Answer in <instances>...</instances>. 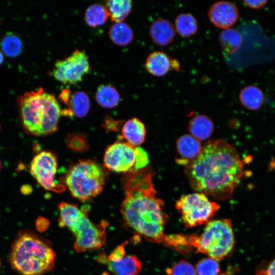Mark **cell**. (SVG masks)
<instances>
[{
    "instance_id": "cell-13",
    "label": "cell",
    "mask_w": 275,
    "mask_h": 275,
    "mask_svg": "<svg viewBox=\"0 0 275 275\" xmlns=\"http://www.w3.org/2000/svg\"><path fill=\"white\" fill-rule=\"evenodd\" d=\"M98 261L106 265L115 275H138L142 269L141 262L134 255H127L114 260H108L106 254L102 253Z\"/></svg>"
},
{
    "instance_id": "cell-19",
    "label": "cell",
    "mask_w": 275,
    "mask_h": 275,
    "mask_svg": "<svg viewBox=\"0 0 275 275\" xmlns=\"http://www.w3.org/2000/svg\"><path fill=\"white\" fill-rule=\"evenodd\" d=\"M145 66L148 72L151 74L160 77L168 72L171 66V62L168 55L164 52L154 51L148 56Z\"/></svg>"
},
{
    "instance_id": "cell-5",
    "label": "cell",
    "mask_w": 275,
    "mask_h": 275,
    "mask_svg": "<svg viewBox=\"0 0 275 275\" xmlns=\"http://www.w3.org/2000/svg\"><path fill=\"white\" fill-rule=\"evenodd\" d=\"M59 225L68 228L75 237L74 248L77 253L99 249L106 240L105 227L96 225L86 211L77 205L61 202L58 205Z\"/></svg>"
},
{
    "instance_id": "cell-24",
    "label": "cell",
    "mask_w": 275,
    "mask_h": 275,
    "mask_svg": "<svg viewBox=\"0 0 275 275\" xmlns=\"http://www.w3.org/2000/svg\"><path fill=\"white\" fill-rule=\"evenodd\" d=\"M132 6V1L130 0H109L106 2L105 7L111 20L119 22L129 14Z\"/></svg>"
},
{
    "instance_id": "cell-35",
    "label": "cell",
    "mask_w": 275,
    "mask_h": 275,
    "mask_svg": "<svg viewBox=\"0 0 275 275\" xmlns=\"http://www.w3.org/2000/svg\"><path fill=\"white\" fill-rule=\"evenodd\" d=\"M1 258H0V268H1Z\"/></svg>"
},
{
    "instance_id": "cell-12",
    "label": "cell",
    "mask_w": 275,
    "mask_h": 275,
    "mask_svg": "<svg viewBox=\"0 0 275 275\" xmlns=\"http://www.w3.org/2000/svg\"><path fill=\"white\" fill-rule=\"evenodd\" d=\"M208 17L216 27L227 29L230 28L237 21L239 13L237 7L228 1H219L210 8Z\"/></svg>"
},
{
    "instance_id": "cell-15",
    "label": "cell",
    "mask_w": 275,
    "mask_h": 275,
    "mask_svg": "<svg viewBox=\"0 0 275 275\" xmlns=\"http://www.w3.org/2000/svg\"><path fill=\"white\" fill-rule=\"evenodd\" d=\"M65 104L67 108L62 110V115L82 118L89 111L90 101L87 93L84 91H77L71 93Z\"/></svg>"
},
{
    "instance_id": "cell-3",
    "label": "cell",
    "mask_w": 275,
    "mask_h": 275,
    "mask_svg": "<svg viewBox=\"0 0 275 275\" xmlns=\"http://www.w3.org/2000/svg\"><path fill=\"white\" fill-rule=\"evenodd\" d=\"M56 256L47 240L26 229L18 232L13 240L8 261L19 275H42L53 269Z\"/></svg>"
},
{
    "instance_id": "cell-14",
    "label": "cell",
    "mask_w": 275,
    "mask_h": 275,
    "mask_svg": "<svg viewBox=\"0 0 275 275\" xmlns=\"http://www.w3.org/2000/svg\"><path fill=\"white\" fill-rule=\"evenodd\" d=\"M200 141L190 134H184L180 136L176 142V149L179 158L176 161L179 164H188L196 159L202 149Z\"/></svg>"
},
{
    "instance_id": "cell-2",
    "label": "cell",
    "mask_w": 275,
    "mask_h": 275,
    "mask_svg": "<svg viewBox=\"0 0 275 275\" xmlns=\"http://www.w3.org/2000/svg\"><path fill=\"white\" fill-rule=\"evenodd\" d=\"M149 167L127 174L123 180L125 197L121 206L124 225L150 242L160 243L164 237L168 216L158 198Z\"/></svg>"
},
{
    "instance_id": "cell-9",
    "label": "cell",
    "mask_w": 275,
    "mask_h": 275,
    "mask_svg": "<svg viewBox=\"0 0 275 275\" xmlns=\"http://www.w3.org/2000/svg\"><path fill=\"white\" fill-rule=\"evenodd\" d=\"M175 206L187 228L206 224L219 209L217 203L210 201L201 193L182 196L176 202Z\"/></svg>"
},
{
    "instance_id": "cell-30",
    "label": "cell",
    "mask_w": 275,
    "mask_h": 275,
    "mask_svg": "<svg viewBox=\"0 0 275 275\" xmlns=\"http://www.w3.org/2000/svg\"><path fill=\"white\" fill-rule=\"evenodd\" d=\"M256 275H275V258L265 266L258 268Z\"/></svg>"
},
{
    "instance_id": "cell-22",
    "label": "cell",
    "mask_w": 275,
    "mask_h": 275,
    "mask_svg": "<svg viewBox=\"0 0 275 275\" xmlns=\"http://www.w3.org/2000/svg\"><path fill=\"white\" fill-rule=\"evenodd\" d=\"M95 98L101 106L110 108L118 104L120 96L117 90L113 86L102 85L98 87L96 92Z\"/></svg>"
},
{
    "instance_id": "cell-8",
    "label": "cell",
    "mask_w": 275,
    "mask_h": 275,
    "mask_svg": "<svg viewBox=\"0 0 275 275\" xmlns=\"http://www.w3.org/2000/svg\"><path fill=\"white\" fill-rule=\"evenodd\" d=\"M148 163V156L144 149L122 142L108 146L103 158V164L108 170L126 174L143 169Z\"/></svg>"
},
{
    "instance_id": "cell-7",
    "label": "cell",
    "mask_w": 275,
    "mask_h": 275,
    "mask_svg": "<svg viewBox=\"0 0 275 275\" xmlns=\"http://www.w3.org/2000/svg\"><path fill=\"white\" fill-rule=\"evenodd\" d=\"M106 175L103 168L95 161L79 160L68 171L65 184L73 197L86 201L101 192Z\"/></svg>"
},
{
    "instance_id": "cell-17",
    "label": "cell",
    "mask_w": 275,
    "mask_h": 275,
    "mask_svg": "<svg viewBox=\"0 0 275 275\" xmlns=\"http://www.w3.org/2000/svg\"><path fill=\"white\" fill-rule=\"evenodd\" d=\"M146 133L145 125L136 118L127 120L122 129V138L134 146L140 145L144 142Z\"/></svg>"
},
{
    "instance_id": "cell-31",
    "label": "cell",
    "mask_w": 275,
    "mask_h": 275,
    "mask_svg": "<svg viewBox=\"0 0 275 275\" xmlns=\"http://www.w3.org/2000/svg\"><path fill=\"white\" fill-rule=\"evenodd\" d=\"M35 226L38 231L42 232L48 228L49 221L42 216H39L36 220Z\"/></svg>"
},
{
    "instance_id": "cell-18",
    "label": "cell",
    "mask_w": 275,
    "mask_h": 275,
    "mask_svg": "<svg viewBox=\"0 0 275 275\" xmlns=\"http://www.w3.org/2000/svg\"><path fill=\"white\" fill-rule=\"evenodd\" d=\"M188 129L193 137L199 141H204L210 138L214 130V125L207 116L198 115L189 121Z\"/></svg>"
},
{
    "instance_id": "cell-4",
    "label": "cell",
    "mask_w": 275,
    "mask_h": 275,
    "mask_svg": "<svg viewBox=\"0 0 275 275\" xmlns=\"http://www.w3.org/2000/svg\"><path fill=\"white\" fill-rule=\"evenodd\" d=\"M23 126L29 133L45 135L58 128L62 109L54 95L41 88L18 98Z\"/></svg>"
},
{
    "instance_id": "cell-16",
    "label": "cell",
    "mask_w": 275,
    "mask_h": 275,
    "mask_svg": "<svg viewBox=\"0 0 275 275\" xmlns=\"http://www.w3.org/2000/svg\"><path fill=\"white\" fill-rule=\"evenodd\" d=\"M149 32L152 40L156 44L166 46L173 41L176 31L169 20L159 19L151 24Z\"/></svg>"
},
{
    "instance_id": "cell-10",
    "label": "cell",
    "mask_w": 275,
    "mask_h": 275,
    "mask_svg": "<svg viewBox=\"0 0 275 275\" xmlns=\"http://www.w3.org/2000/svg\"><path fill=\"white\" fill-rule=\"evenodd\" d=\"M91 69L87 54L79 49L58 61L52 71L53 77L65 84L74 85L81 81Z\"/></svg>"
},
{
    "instance_id": "cell-36",
    "label": "cell",
    "mask_w": 275,
    "mask_h": 275,
    "mask_svg": "<svg viewBox=\"0 0 275 275\" xmlns=\"http://www.w3.org/2000/svg\"><path fill=\"white\" fill-rule=\"evenodd\" d=\"M223 275H225V274H223Z\"/></svg>"
},
{
    "instance_id": "cell-11",
    "label": "cell",
    "mask_w": 275,
    "mask_h": 275,
    "mask_svg": "<svg viewBox=\"0 0 275 275\" xmlns=\"http://www.w3.org/2000/svg\"><path fill=\"white\" fill-rule=\"evenodd\" d=\"M57 165V158L52 153L42 151L33 158L30 171L42 187L47 190L60 193L63 191L65 187L55 181Z\"/></svg>"
},
{
    "instance_id": "cell-25",
    "label": "cell",
    "mask_w": 275,
    "mask_h": 275,
    "mask_svg": "<svg viewBox=\"0 0 275 275\" xmlns=\"http://www.w3.org/2000/svg\"><path fill=\"white\" fill-rule=\"evenodd\" d=\"M175 29L182 37H189L196 33L198 22L193 15L189 13L179 14L175 20Z\"/></svg>"
},
{
    "instance_id": "cell-28",
    "label": "cell",
    "mask_w": 275,
    "mask_h": 275,
    "mask_svg": "<svg viewBox=\"0 0 275 275\" xmlns=\"http://www.w3.org/2000/svg\"><path fill=\"white\" fill-rule=\"evenodd\" d=\"M195 269L198 275H217L220 271L217 260L211 258H205L200 260Z\"/></svg>"
},
{
    "instance_id": "cell-29",
    "label": "cell",
    "mask_w": 275,
    "mask_h": 275,
    "mask_svg": "<svg viewBox=\"0 0 275 275\" xmlns=\"http://www.w3.org/2000/svg\"><path fill=\"white\" fill-rule=\"evenodd\" d=\"M169 275H196L194 266L185 260H181L167 269Z\"/></svg>"
},
{
    "instance_id": "cell-27",
    "label": "cell",
    "mask_w": 275,
    "mask_h": 275,
    "mask_svg": "<svg viewBox=\"0 0 275 275\" xmlns=\"http://www.w3.org/2000/svg\"><path fill=\"white\" fill-rule=\"evenodd\" d=\"M1 46L6 56L16 57L21 51L22 43L19 37L13 33H8L2 39Z\"/></svg>"
},
{
    "instance_id": "cell-26",
    "label": "cell",
    "mask_w": 275,
    "mask_h": 275,
    "mask_svg": "<svg viewBox=\"0 0 275 275\" xmlns=\"http://www.w3.org/2000/svg\"><path fill=\"white\" fill-rule=\"evenodd\" d=\"M108 17L109 14L106 7L99 4L90 6L85 13L86 22L91 27L103 24Z\"/></svg>"
},
{
    "instance_id": "cell-20",
    "label": "cell",
    "mask_w": 275,
    "mask_h": 275,
    "mask_svg": "<svg viewBox=\"0 0 275 275\" xmlns=\"http://www.w3.org/2000/svg\"><path fill=\"white\" fill-rule=\"evenodd\" d=\"M239 97L241 104L250 110H258L264 101L262 90L253 85L244 87L240 91Z\"/></svg>"
},
{
    "instance_id": "cell-6",
    "label": "cell",
    "mask_w": 275,
    "mask_h": 275,
    "mask_svg": "<svg viewBox=\"0 0 275 275\" xmlns=\"http://www.w3.org/2000/svg\"><path fill=\"white\" fill-rule=\"evenodd\" d=\"M187 239L197 253H203L217 261L227 256L235 244L232 223L228 219L209 221L200 235L191 236Z\"/></svg>"
},
{
    "instance_id": "cell-21",
    "label": "cell",
    "mask_w": 275,
    "mask_h": 275,
    "mask_svg": "<svg viewBox=\"0 0 275 275\" xmlns=\"http://www.w3.org/2000/svg\"><path fill=\"white\" fill-rule=\"evenodd\" d=\"M219 42L223 51L227 55L238 50L242 43L240 33L236 30L229 28L223 30L219 35Z\"/></svg>"
},
{
    "instance_id": "cell-23",
    "label": "cell",
    "mask_w": 275,
    "mask_h": 275,
    "mask_svg": "<svg viewBox=\"0 0 275 275\" xmlns=\"http://www.w3.org/2000/svg\"><path fill=\"white\" fill-rule=\"evenodd\" d=\"M108 34L112 41L120 46L129 44L133 38L132 30L128 24L123 21L115 22L111 26Z\"/></svg>"
},
{
    "instance_id": "cell-33",
    "label": "cell",
    "mask_w": 275,
    "mask_h": 275,
    "mask_svg": "<svg viewBox=\"0 0 275 275\" xmlns=\"http://www.w3.org/2000/svg\"><path fill=\"white\" fill-rule=\"evenodd\" d=\"M4 61V57L3 55V53L0 50V65L2 64V63Z\"/></svg>"
},
{
    "instance_id": "cell-34",
    "label": "cell",
    "mask_w": 275,
    "mask_h": 275,
    "mask_svg": "<svg viewBox=\"0 0 275 275\" xmlns=\"http://www.w3.org/2000/svg\"><path fill=\"white\" fill-rule=\"evenodd\" d=\"M1 168H2V163H1V161L0 160V170L1 169Z\"/></svg>"
},
{
    "instance_id": "cell-1",
    "label": "cell",
    "mask_w": 275,
    "mask_h": 275,
    "mask_svg": "<svg viewBox=\"0 0 275 275\" xmlns=\"http://www.w3.org/2000/svg\"><path fill=\"white\" fill-rule=\"evenodd\" d=\"M236 149L222 140L208 142L199 156L185 166L191 188L218 201L230 198L243 175Z\"/></svg>"
},
{
    "instance_id": "cell-32",
    "label": "cell",
    "mask_w": 275,
    "mask_h": 275,
    "mask_svg": "<svg viewBox=\"0 0 275 275\" xmlns=\"http://www.w3.org/2000/svg\"><path fill=\"white\" fill-rule=\"evenodd\" d=\"M244 3L247 7L254 9H260L264 6L267 2V1H244Z\"/></svg>"
}]
</instances>
